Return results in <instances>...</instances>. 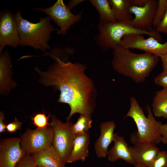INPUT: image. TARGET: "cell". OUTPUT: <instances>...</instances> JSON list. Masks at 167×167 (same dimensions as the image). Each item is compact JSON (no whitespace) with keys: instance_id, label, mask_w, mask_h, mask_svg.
Listing matches in <instances>:
<instances>
[{"instance_id":"obj_1","label":"cell","mask_w":167,"mask_h":167,"mask_svg":"<svg viewBox=\"0 0 167 167\" xmlns=\"http://www.w3.org/2000/svg\"><path fill=\"white\" fill-rule=\"evenodd\" d=\"M66 48L55 47L44 55L50 56L55 61L46 71L41 73L42 81L46 86L55 87L60 92L58 102L68 104L71 108L67 118L69 121L76 113L91 116L96 106V92L93 81L86 75L85 64L72 63L67 61L68 54L63 56Z\"/></svg>"},{"instance_id":"obj_2","label":"cell","mask_w":167,"mask_h":167,"mask_svg":"<svg viewBox=\"0 0 167 167\" xmlns=\"http://www.w3.org/2000/svg\"><path fill=\"white\" fill-rule=\"evenodd\" d=\"M113 57L111 65L114 70L137 83L145 81L159 58L149 53H134L119 45L113 49Z\"/></svg>"},{"instance_id":"obj_3","label":"cell","mask_w":167,"mask_h":167,"mask_svg":"<svg viewBox=\"0 0 167 167\" xmlns=\"http://www.w3.org/2000/svg\"><path fill=\"white\" fill-rule=\"evenodd\" d=\"M15 15L19 38V45L29 46L43 51L51 49L48 43L51 33L54 30L58 32L59 29L51 23L49 16L41 17L38 22L33 23L23 18L19 11Z\"/></svg>"},{"instance_id":"obj_4","label":"cell","mask_w":167,"mask_h":167,"mask_svg":"<svg viewBox=\"0 0 167 167\" xmlns=\"http://www.w3.org/2000/svg\"><path fill=\"white\" fill-rule=\"evenodd\" d=\"M130 101V109L125 118L130 117L132 118L137 128V131L130 136V142L134 145L145 143L156 145L160 143L161 136L160 128L162 123L154 117L150 106H146V117L134 96L131 97Z\"/></svg>"},{"instance_id":"obj_5","label":"cell","mask_w":167,"mask_h":167,"mask_svg":"<svg viewBox=\"0 0 167 167\" xmlns=\"http://www.w3.org/2000/svg\"><path fill=\"white\" fill-rule=\"evenodd\" d=\"M97 27L98 32L95 37V41L103 52L107 51L110 49H113L119 45L122 38L127 35H147L154 37L160 42L162 39L159 32L150 33L140 30L133 27L128 23L116 22L99 23Z\"/></svg>"},{"instance_id":"obj_6","label":"cell","mask_w":167,"mask_h":167,"mask_svg":"<svg viewBox=\"0 0 167 167\" xmlns=\"http://www.w3.org/2000/svg\"><path fill=\"white\" fill-rule=\"evenodd\" d=\"M73 124L69 121L63 122L55 116H51L50 126L54 133L53 146L65 164L70 156L76 135L71 130Z\"/></svg>"},{"instance_id":"obj_7","label":"cell","mask_w":167,"mask_h":167,"mask_svg":"<svg viewBox=\"0 0 167 167\" xmlns=\"http://www.w3.org/2000/svg\"><path fill=\"white\" fill-rule=\"evenodd\" d=\"M54 133L50 126L42 129H27L20 136V145L26 154L31 155L53 146Z\"/></svg>"},{"instance_id":"obj_8","label":"cell","mask_w":167,"mask_h":167,"mask_svg":"<svg viewBox=\"0 0 167 167\" xmlns=\"http://www.w3.org/2000/svg\"><path fill=\"white\" fill-rule=\"evenodd\" d=\"M33 9L45 13L50 17L60 28L57 32L58 34H66L71 26L82 18V11L76 15L73 14L62 0H57L50 7Z\"/></svg>"},{"instance_id":"obj_9","label":"cell","mask_w":167,"mask_h":167,"mask_svg":"<svg viewBox=\"0 0 167 167\" xmlns=\"http://www.w3.org/2000/svg\"><path fill=\"white\" fill-rule=\"evenodd\" d=\"M119 45L127 49H137L159 57L167 52V41L161 43L155 38H145L143 34H133L125 36Z\"/></svg>"},{"instance_id":"obj_10","label":"cell","mask_w":167,"mask_h":167,"mask_svg":"<svg viewBox=\"0 0 167 167\" xmlns=\"http://www.w3.org/2000/svg\"><path fill=\"white\" fill-rule=\"evenodd\" d=\"M158 5V0H148L143 6H131L130 11L135 17L128 23L140 30L150 33L157 32L153 28V23Z\"/></svg>"},{"instance_id":"obj_11","label":"cell","mask_w":167,"mask_h":167,"mask_svg":"<svg viewBox=\"0 0 167 167\" xmlns=\"http://www.w3.org/2000/svg\"><path fill=\"white\" fill-rule=\"evenodd\" d=\"M19 36L15 15L7 10L0 13V53L6 46L16 48L19 45Z\"/></svg>"},{"instance_id":"obj_12","label":"cell","mask_w":167,"mask_h":167,"mask_svg":"<svg viewBox=\"0 0 167 167\" xmlns=\"http://www.w3.org/2000/svg\"><path fill=\"white\" fill-rule=\"evenodd\" d=\"M20 138H4L0 142V167H15L26 154L21 148Z\"/></svg>"},{"instance_id":"obj_13","label":"cell","mask_w":167,"mask_h":167,"mask_svg":"<svg viewBox=\"0 0 167 167\" xmlns=\"http://www.w3.org/2000/svg\"><path fill=\"white\" fill-rule=\"evenodd\" d=\"M116 126L113 121L103 122L100 124V135L94 145L95 152L97 157L105 158L107 156L108 147L113 141Z\"/></svg>"},{"instance_id":"obj_14","label":"cell","mask_w":167,"mask_h":167,"mask_svg":"<svg viewBox=\"0 0 167 167\" xmlns=\"http://www.w3.org/2000/svg\"><path fill=\"white\" fill-rule=\"evenodd\" d=\"M113 141L114 145L108 151L107 158L110 161L114 162L122 159L131 164H135L129 148V146L124 138L117 133H114Z\"/></svg>"},{"instance_id":"obj_15","label":"cell","mask_w":167,"mask_h":167,"mask_svg":"<svg viewBox=\"0 0 167 167\" xmlns=\"http://www.w3.org/2000/svg\"><path fill=\"white\" fill-rule=\"evenodd\" d=\"M132 157L135 163H138L148 166L154 159L159 148L156 145L152 143H145L129 146Z\"/></svg>"},{"instance_id":"obj_16","label":"cell","mask_w":167,"mask_h":167,"mask_svg":"<svg viewBox=\"0 0 167 167\" xmlns=\"http://www.w3.org/2000/svg\"><path fill=\"white\" fill-rule=\"evenodd\" d=\"M37 166L65 167L66 164L53 146L31 155Z\"/></svg>"},{"instance_id":"obj_17","label":"cell","mask_w":167,"mask_h":167,"mask_svg":"<svg viewBox=\"0 0 167 167\" xmlns=\"http://www.w3.org/2000/svg\"><path fill=\"white\" fill-rule=\"evenodd\" d=\"M89 139L88 133L76 135L67 163H72L79 161H85L89 155Z\"/></svg>"},{"instance_id":"obj_18","label":"cell","mask_w":167,"mask_h":167,"mask_svg":"<svg viewBox=\"0 0 167 167\" xmlns=\"http://www.w3.org/2000/svg\"><path fill=\"white\" fill-rule=\"evenodd\" d=\"M117 22L128 23L132 19L131 0H108Z\"/></svg>"},{"instance_id":"obj_19","label":"cell","mask_w":167,"mask_h":167,"mask_svg":"<svg viewBox=\"0 0 167 167\" xmlns=\"http://www.w3.org/2000/svg\"><path fill=\"white\" fill-rule=\"evenodd\" d=\"M152 108V113L156 117L167 118V88L156 92Z\"/></svg>"},{"instance_id":"obj_20","label":"cell","mask_w":167,"mask_h":167,"mask_svg":"<svg viewBox=\"0 0 167 167\" xmlns=\"http://www.w3.org/2000/svg\"><path fill=\"white\" fill-rule=\"evenodd\" d=\"M90 3L96 9L100 15L99 23L117 22L113 9L108 0H90Z\"/></svg>"},{"instance_id":"obj_21","label":"cell","mask_w":167,"mask_h":167,"mask_svg":"<svg viewBox=\"0 0 167 167\" xmlns=\"http://www.w3.org/2000/svg\"><path fill=\"white\" fill-rule=\"evenodd\" d=\"M92 123L90 116L80 114L76 122L71 126L72 131L75 135L87 133L91 128Z\"/></svg>"},{"instance_id":"obj_22","label":"cell","mask_w":167,"mask_h":167,"mask_svg":"<svg viewBox=\"0 0 167 167\" xmlns=\"http://www.w3.org/2000/svg\"><path fill=\"white\" fill-rule=\"evenodd\" d=\"M167 9V0H158V5L153 23L154 29L164 16Z\"/></svg>"},{"instance_id":"obj_23","label":"cell","mask_w":167,"mask_h":167,"mask_svg":"<svg viewBox=\"0 0 167 167\" xmlns=\"http://www.w3.org/2000/svg\"><path fill=\"white\" fill-rule=\"evenodd\" d=\"M147 167H167V151H159Z\"/></svg>"},{"instance_id":"obj_24","label":"cell","mask_w":167,"mask_h":167,"mask_svg":"<svg viewBox=\"0 0 167 167\" xmlns=\"http://www.w3.org/2000/svg\"><path fill=\"white\" fill-rule=\"evenodd\" d=\"M49 116H47L44 112L36 114L32 117L33 124L37 128L42 129L50 126L48 122Z\"/></svg>"},{"instance_id":"obj_25","label":"cell","mask_w":167,"mask_h":167,"mask_svg":"<svg viewBox=\"0 0 167 167\" xmlns=\"http://www.w3.org/2000/svg\"><path fill=\"white\" fill-rule=\"evenodd\" d=\"M31 155L26 154L17 164L15 167H37Z\"/></svg>"},{"instance_id":"obj_26","label":"cell","mask_w":167,"mask_h":167,"mask_svg":"<svg viewBox=\"0 0 167 167\" xmlns=\"http://www.w3.org/2000/svg\"><path fill=\"white\" fill-rule=\"evenodd\" d=\"M154 81L163 88H167V71H163L154 79Z\"/></svg>"},{"instance_id":"obj_27","label":"cell","mask_w":167,"mask_h":167,"mask_svg":"<svg viewBox=\"0 0 167 167\" xmlns=\"http://www.w3.org/2000/svg\"><path fill=\"white\" fill-rule=\"evenodd\" d=\"M22 124L21 122L19 121L17 118H15L14 121L10 122L6 125V130L8 132L12 133L17 130L20 129Z\"/></svg>"},{"instance_id":"obj_28","label":"cell","mask_w":167,"mask_h":167,"mask_svg":"<svg viewBox=\"0 0 167 167\" xmlns=\"http://www.w3.org/2000/svg\"><path fill=\"white\" fill-rule=\"evenodd\" d=\"M155 29L159 33L167 34V9L164 16Z\"/></svg>"},{"instance_id":"obj_29","label":"cell","mask_w":167,"mask_h":167,"mask_svg":"<svg viewBox=\"0 0 167 167\" xmlns=\"http://www.w3.org/2000/svg\"><path fill=\"white\" fill-rule=\"evenodd\" d=\"M160 130L161 136V142L164 144H167V123L162 124Z\"/></svg>"},{"instance_id":"obj_30","label":"cell","mask_w":167,"mask_h":167,"mask_svg":"<svg viewBox=\"0 0 167 167\" xmlns=\"http://www.w3.org/2000/svg\"><path fill=\"white\" fill-rule=\"evenodd\" d=\"M5 118L4 113L1 112L0 113V133H2L6 131V125L4 122Z\"/></svg>"},{"instance_id":"obj_31","label":"cell","mask_w":167,"mask_h":167,"mask_svg":"<svg viewBox=\"0 0 167 167\" xmlns=\"http://www.w3.org/2000/svg\"><path fill=\"white\" fill-rule=\"evenodd\" d=\"M159 58L162 62L163 71H167V52L161 56Z\"/></svg>"},{"instance_id":"obj_32","label":"cell","mask_w":167,"mask_h":167,"mask_svg":"<svg viewBox=\"0 0 167 167\" xmlns=\"http://www.w3.org/2000/svg\"><path fill=\"white\" fill-rule=\"evenodd\" d=\"M148 0H131L132 6H144L147 2Z\"/></svg>"},{"instance_id":"obj_33","label":"cell","mask_w":167,"mask_h":167,"mask_svg":"<svg viewBox=\"0 0 167 167\" xmlns=\"http://www.w3.org/2000/svg\"><path fill=\"white\" fill-rule=\"evenodd\" d=\"M84 1L85 0H71L69 2L67 6L71 11L75 6Z\"/></svg>"},{"instance_id":"obj_34","label":"cell","mask_w":167,"mask_h":167,"mask_svg":"<svg viewBox=\"0 0 167 167\" xmlns=\"http://www.w3.org/2000/svg\"><path fill=\"white\" fill-rule=\"evenodd\" d=\"M135 167H147V166L141 164L136 163L134 165Z\"/></svg>"},{"instance_id":"obj_35","label":"cell","mask_w":167,"mask_h":167,"mask_svg":"<svg viewBox=\"0 0 167 167\" xmlns=\"http://www.w3.org/2000/svg\"><path fill=\"white\" fill-rule=\"evenodd\" d=\"M37 167H43L37 166Z\"/></svg>"},{"instance_id":"obj_36","label":"cell","mask_w":167,"mask_h":167,"mask_svg":"<svg viewBox=\"0 0 167 167\" xmlns=\"http://www.w3.org/2000/svg\"><path fill=\"white\" fill-rule=\"evenodd\" d=\"M74 167V166H73V167Z\"/></svg>"},{"instance_id":"obj_37","label":"cell","mask_w":167,"mask_h":167,"mask_svg":"<svg viewBox=\"0 0 167 167\" xmlns=\"http://www.w3.org/2000/svg\"></svg>"}]
</instances>
